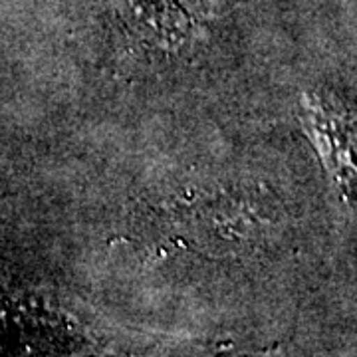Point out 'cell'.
Wrapping results in <instances>:
<instances>
[{"label": "cell", "instance_id": "obj_1", "mask_svg": "<svg viewBox=\"0 0 357 357\" xmlns=\"http://www.w3.org/2000/svg\"><path fill=\"white\" fill-rule=\"evenodd\" d=\"M306 126L345 201L357 211V112L326 98L304 102Z\"/></svg>", "mask_w": 357, "mask_h": 357}]
</instances>
